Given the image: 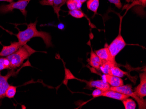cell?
I'll list each match as a JSON object with an SVG mask.
<instances>
[{
  "label": "cell",
  "instance_id": "cell-25",
  "mask_svg": "<svg viewBox=\"0 0 146 109\" xmlns=\"http://www.w3.org/2000/svg\"><path fill=\"white\" fill-rule=\"evenodd\" d=\"M109 2L114 4L118 9L121 8L122 7V4L121 0H108Z\"/></svg>",
  "mask_w": 146,
  "mask_h": 109
},
{
  "label": "cell",
  "instance_id": "cell-11",
  "mask_svg": "<svg viewBox=\"0 0 146 109\" xmlns=\"http://www.w3.org/2000/svg\"><path fill=\"white\" fill-rule=\"evenodd\" d=\"M102 96L121 101L129 97L128 95L110 89L103 91Z\"/></svg>",
  "mask_w": 146,
  "mask_h": 109
},
{
  "label": "cell",
  "instance_id": "cell-12",
  "mask_svg": "<svg viewBox=\"0 0 146 109\" xmlns=\"http://www.w3.org/2000/svg\"><path fill=\"white\" fill-rule=\"evenodd\" d=\"M88 85L90 87L98 89L103 91H108L110 87L108 83L105 82L103 80L89 81L88 83Z\"/></svg>",
  "mask_w": 146,
  "mask_h": 109
},
{
  "label": "cell",
  "instance_id": "cell-3",
  "mask_svg": "<svg viewBox=\"0 0 146 109\" xmlns=\"http://www.w3.org/2000/svg\"><path fill=\"white\" fill-rule=\"evenodd\" d=\"M109 89L133 97L137 102L139 109H146V100L143 98L139 97L135 92L133 91L132 86L130 84L123 85L118 87H110Z\"/></svg>",
  "mask_w": 146,
  "mask_h": 109
},
{
  "label": "cell",
  "instance_id": "cell-26",
  "mask_svg": "<svg viewBox=\"0 0 146 109\" xmlns=\"http://www.w3.org/2000/svg\"><path fill=\"white\" fill-rule=\"evenodd\" d=\"M54 0H41L39 3L42 5H50L52 6Z\"/></svg>",
  "mask_w": 146,
  "mask_h": 109
},
{
  "label": "cell",
  "instance_id": "cell-28",
  "mask_svg": "<svg viewBox=\"0 0 146 109\" xmlns=\"http://www.w3.org/2000/svg\"><path fill=\"white\" fill-rule=\"evenodd\" d=\"M13 1L14 0H0V1H6V2L11 3V2H13Z\"/></svg>",
  "mask_w": 146,
  "mask_h": 109
},
{
  "label": "cell",
  "instance_id": "cell-6",
  "mask_svg": "<svg viewBox=\"0 0 146 109\" xmlns=\"http://www.w3.org/2000/svg\"><path fill=\"white\" fill-rule=\"evenodd\" d=\"M16 74L13 69L9 71L5 76L1 75L0 73V101L5 97L6 91L10 85L8 83V80L11 76Z\"/></svg>",
  "mask_w": 146,
  "mask_h": 109
},
{
  "label": "cell",
  "instance_id": "cell-22",
  "mask_svg": "<svg viewBox=\"0 0 146 109\" xmlns=\"http://www.w3.org/2000/svg\"><path fill=\"white\" fill-rule=\"evenodd\" d=\"M69 14L76 18H82L85 17V15L81 9L74 10L68 11Z\"/></svg>",
  "mask_w": 146,
  "mask_h": 109
},
{
  "label": "cell",
  "instance_id": "cell-10",
  "mask_svg": "<svg viewBox=\"0 0 146 109\" xmlns=\"http://www.w3.org/2000/svg\"><path fill=\"white\" fill-rule=\"evenodd\" d=\"M96 54L101 59L103 62L108 61H115V59L112 58L108 48V45L106 44L105 47L95 51Z\"/></svg>",
  "mask_w": 146,
  "mask_h": 109
},
{
  "label": "cell",
  "instance_id": "cell-1",
  "mask_svg": "<svg viewBox=\"0 0 146 109\" xmlns=\"http://www.w3.org/2000/svg\"><path fill=\"white\" fill-rule=\"evenodd\" d=\"M37 21L34 23H30L27 25V27L23 31H19L16 35L18 42L23 46L32 38L39 37L42 38L47 48L52 47V37L50 35L46 32L37 31L36 24Z\"/></svg>",
  "mask_w": 146,
  "mask_h": 109
},
{
  "label": "cell",
  "instance_id": "cell-5",
  "mask_svg": "<svg viewBox=\"0 0 146 109\" xmlns=\"http://www.w3.org/2000/svg\"><path fill=\"white\" fill-rule=\"evenodd\" d=\"M126 43L123 36L121 35L120 30L117 37L110 45H108V48L112 58L115 59L116 55L126 46Z\"/></svg>",
  "mask_w": 146,
  "mask_h": 109
},
{
  "label": "cell",
  "instance_id": "cell-20",
  "mask_svg": "<svg viewBox=\"0 0 146 109\" xmlns=\"http://www.w3.org/2000/svg\"><path fill=\"white\" fill-rule=\"evenodd\" d=\"M16 89H17V87L12 86V85H9L6 91V97H7L10 99L13 98L16 94Z\"/></svg>",
  "mask_w": 146,
  "mask_h": 109
},
{
  "label": "cell",
  "instance_id": "cell-14",
  "mask_svg": "<svg viewBox=\"0 0 146 109\" xmlns=\"http://www.w3.org/2000/svg\"><path fill=\"white\" fill-rule=\"evenodd\" d=\"M117 65L116 61H108L103 62L99 69L104 74H109L110 70L111 67Z\"/></svg>",
  "mask_w": 146,
  "mask_h": 109
},
{
  "label": "cell",
  "instance_id": "cell-2",
  "mask_svg": "<svg viewBox=\"0 0 146 109\" xmlns=\"http://www.w3.org/2000/svg\"><path fill=\"white\" fill-rule=\"evenodd\" d=\"M36 52V50L26 44L20 47L14 53L6 57L9 61L11 69H14L21 66L25 60Z\"/></svg>",
  "mask_w": 146,
  "mask_h": 109
},
{
  "label": "cell",
  "instance_id": "cell-7",
  "mask_svg": "<svg viewBox=\"0 0 146 109\" xmlns=\"http://www.w3.org/2000/svg\"><path fill=\"white\" fill-rule=\"evenodd\" d=\"M140 83L135 88V93L141 98L146 96V71L140 74Z\"/></svg>",
  "mask_w": 146,
  "mask_h": 109
},
{
  "label": "cell",
  "instance_id": "cell-24",
  "mask_svg": "<svg viewBox=\"0 0 146 109\" xmlns=\"http://www.w3.org/2000/svg\"><path fill=\"white\" fill-rule=\"evenodd\" d=\"M103 91H102L101 89H98L96 88L95 90L93 91L92 93V96L94 98H96V97H101L102 95V93H103Z\"/></svg>",
  "mask_w": 146,
  "mask_h": 109
},
{
  "label": "cell",
  "instance_id": "cell-16",
  "mask_svg": "<svg viewBox=\"0 0 146 109\" xmlns=\"http://www.w3.org/2000/svg\"><path fill=\"white\" fill-rule=\"evenodd\" d=\"M109 74L122 78H123L125 75L127 74V72L123 71V70H121L120 68L115 66L111 67V69L110 70Z\"/></svg>",
  "mask_w": 146,
  "mask_h": 109
},
{
  "label": "cell",
  "instance_id": "cell-8",
  "mask_svg": "<svg viewBox=\"0 0 146 109\" xmlns=\"http://www.w3.org/2000/svg\"><path fill=\"white\" fill-rule=\"evenodd\" d=\"M22 45L19 42H14L9 46H3V48L0 52V56L7 57L14 53L19 50Z\"/></svg>",
  "mask_w": 146,
  "mask_h": 109
},
{
  "label": "cell",
  "instance_id": "cell-23",
  "mask_svg": "<svg viewBox=\"0 0 146 109\" xmlns=\"http://www.w3.org/2000/svg\"><path fill=\"white\" fill-rule=\"evenodd\" d=\"M65 80L68 81V80L70 79H76L75 76L72 74V73H71L70 71L68 69H67L66 68H65Z\"/></svg>",
  "mask_w": 146,
  "mask_h": 109
},
{
  "label": "cell",
  "instance_id": "cell-27",
  "mask_svg": "<svg viewBox=\"0 0 146 109\" xmlns=\"http://www.w3.org/2000/svg\"><path fill=\"white\" fill-rule=\"evenodd\" d=\"M64 24H62V23H60V24H58V27L59 29H63L64 28Z\"/></svg>",
  "mask_w": 146,
  "mask_h": 109
},
{
  "label": "cell",
  "instance_id": "cell-19",
  "mask_svg": "<svg viewBox=\"0 0 146 109\" xmlns=\"http://www.w3.org/2000/svg\"><path fill=\"white\" fill-rule=\"evenodd\" d=\"M67 0H54L52 7L54 12L59 18V11L60 10V8L66 2Z\"/></svg>",
  "mask_w": 146,
  "mask_h": 109
},
{
  "label": "cell",
  "instance_id": "cell-15",
  "mask_svg": "<svg viewBox=\"0 0 146 109\" xmlns=\"http://www.w3.org/2000/svg\"><path fill=\"white\" fill-rule=\"evenodd\" d=\"M67 5L69 10L81 9L82 4L78 0H67Z\"/></svg>",
  "mask_w": 146,
  "mask_h": 109
},
{
  "label": "cell",
  "instance_id": "cell-21",
  "mask_svg": "<svg viewBox=\"0 0 146 109\" xmlns=\"http://www.w3.org/2000/svg\"><path fill=\"white\" fill-rule=\"evenodd\" d=\"M6 69H11L9 61L7 57L0 58V71Z\"/></svg>",
  "mask_w": 146,
  "mask_h": 109
},
{
  "label": "cell",
  "instance_id": "cell-4",
  "mask_svg": "<svg viewBox=\"0 0 146 109\" xmlns=\"http://www.w3.org/2000/svg\"><path fill=\"white\" fill-rule=\"evenodd\" d=\"M31 0H19L16 2H12L9 5H2L0 6V13L6 14L11 12L15 9L19 10L24 16H26L27 11L26 8Z\"/></svg>",
  "mask_w": 146,
  "mask_h": 109
},
{
  "label": "cell",
  "instance_id": "cell-13",
  "mask_svg": "<svg viewBox=\"0 0 146 109\" xmlns=\"http://www.w3.org/2000/svg\"><path fill=\"white\" fill-rule=\"evenodd\" d=\"M103 62L96 53L92 50L90 54V58L89 60V63L92 67L95 69H98L102 65Z\"/></svg>",
  "mask_w": 146,
  "mask_h": 109
},
{
  "label": "cell",
  "instance_id": "cell-17",
  "mask_svg": "<svg viewBox=\"0 0 146 109\" xmlns=\"http://www.w3.org/2000/svg\"><path fill=\"white\" fill-rule=\"evenodd\" d=\"M99 5V0H87V7L88 9L96 14Z\"/></svg>",
  "mask_w": 146,
  "mask_h": 109
},
{
  "label": "cell",
  "instance_id": "cell-18",
  "mask_svg": "<svg viewBox=\"0 0 146 109\" xmlns=\"http://www.w3.org/2000/svg\"><path fill=\"white\" fill-rule=\"evenodd\" d=\"M122 101L125 109H135L137 107L135 101L129 97L124 99Z\"/></svg>",
  "mask_w": 146,
  "mask_h": 109
},
{
  "label": "cell",
  "instance_id": "cell-29",
  "mask_svg": "<svg viewBox=\"0 0 146 109\" xmlns=\"http://www.w3.org/2000/svg\"><path fill=\"white\" fill-rule=\"evenodd\" d=\"M78 1L80 2H81L82 4H83V3H84V2L87 1V0H78Z\"/></svg>",
  "mask_w": 146,
  "mask_h": 109
},
{
  "label": "cell",
  "instance_id": "cell-9",
  "mask_svg": "<svg viewBox=\"0 0 146 109\" xmlns=\"http://www.w3.org/2000/svg\"><path fill=\"white\" fill-rule=\"evenodd\" d=\"M102 80L111 87H118L124 85L123 80L121 78L111 75L104 74L102 76Z\"/></svg>",
  "mask_w": 146,
  "mask_h": 109
}]
</instances>
